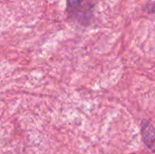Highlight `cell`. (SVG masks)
<instances>
[{"instance_id":"obj_2","label":"cell","mask_w":155,"mask_h":154,"mask_svg":"<svg viewBox=\"0 0 155 154\" xmlns=\"http://www.w3.org/2000/svg\"><path fill=\"white\" fill-rule=\"evenodd\" d=\"M84 0H67V12L70 16H75L79 13Z\"/></svg>"},{"instance_id":"obj_1","label":"cell","mask_w":155,"mask_h":154,"mask_svg":"<svg viewBox=\"0 0 155 154\" xmlns=\"http://www.w3.org/2000/svg\"><path fill=\"white\" fill-rule=\"evenodd\" d=\"M142 135L143 138V141L147 147H149L151 150L153 149L154 145V129L153 126L150 122L143 121L142 123Z\"/></svg>"}]
</instances>
